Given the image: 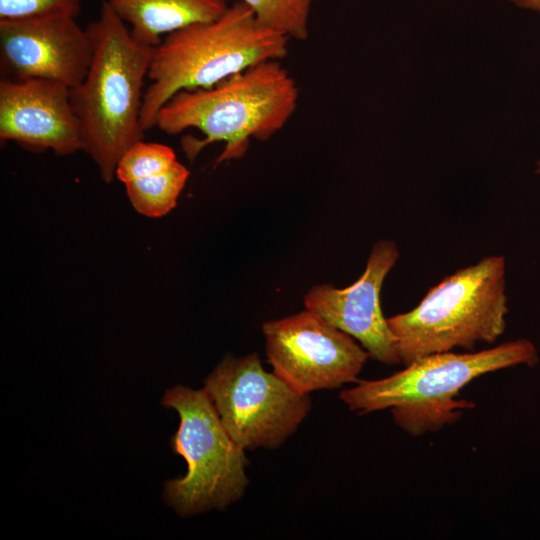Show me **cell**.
<instances>
[{
	"label": "cell",
	"mask_w": 540,
	"mask_h": 540,
	"mask_svg": "<svg viewBox=\"0 0 540 540\" xmlns=\"http://www.w3.org/2000/svg\"><path fill=\"white\" fill-rule=\"evenodd\" d=\"M86 31L93 55L84 80L70 89V101L82 150L110 183L121 156L144 139L143 85L154 47L136 41L106 0Z\"/></svg>",
	"instance_id": "obj_1"
},
{
	"label": "cell",
	"mask_w": 540,
	"mask_h": 540,
	"mask_svg": "<svg viewBox=\"0 0 540 540\" xmlns=\"http://www.w3.org/2000/svg\"><path fill=\"white\" fill-rule=\"evenodd\" d=\"M298 99L299 89L289 71L280 60H268L210 88L179 91L159 110L155 126L170 135L199 130L204 138L182 139L190 160L209 144L224 142L218 164L243 157L251 139L265 141L281 130Z\"/></svg>",
	"instance_id": "obj_2"
},
{
	"label": "cell",
	"mask_w": 540,
	"mask_h": 540,
	"mask_svg": "<svg viewBox=\"0 0 540 540\" xmlns=\"http://www.w3.org/2000/svg\"><path fill=\"white\" fill-rule=\"evenodd\" d=\"M289 40L259 23L241 1L214 20L164 36L154 47L148 72L141 112L144 130L155 126L159 110L179 91L210 88L255 64L281 60Z\"/></svg>",
	"instance_id": "obj_3"
},
{
	"label": "cell",
	"mask_w": 540,
	"mask_h": 540,
	"mask_svg": "<svg viewBox=\"0 0 540 540\" xmlns=\"http://www.w3.org/2000/svg\"><path fill=\"white\" fill-rule=\"evenodd\" d=\"M538 353L530 341H508L479 352L430 354L383 379L363 381L341 392L340 399L362 413L390 409L395 423L410 435L434 432L456 422L475 404L457 400L475 378L519 364L533 366Z\"/></svg>",
	"instance_id": "obj_4"
},
{
	"label": "cell",
	"mask_w": 540,
	"mask_h": 540,
	"mask_svg": "<svg viewBox=\"0 0 540 540\" xmlns=\"http://www.w3.org/2000/svg\"><path fill=\"white\" fill-rule=\"evenodd\" d=\"M505 258L491 255L430 288L412 310L387 318L401 363L453 348L472 350L505 331Z\"/></svg>",
	"instance_id": "obj_5"
},
{
	"label": "cell",
	"mask_w": 540,
	"mask_h": 540,
	"mask_svg": "<svg viewBox=\"0 0 540 540\" xmlns=\"http://www.w3.org/2000/svg\"><path fill=\"white\" fill-rule=\"evenodd\" d=\"M162 404L177 411L180 424L171 448L187 462L182 478L165 484V499L182 516L223 510L246 491L245 449L227 432L204 389L175 386Z\"/></svg>",
	"instance_id": "obj_6"
},
{
	"label": "cell",
	"mask_w": 540,
	"mask_h": 540,
	"mask_svg": "<svg viewBox=\"0 0 540 540\" xmlns=\"http://www.w3.org/2000/svg\"><path fill=\"white\" fill-rule=\"evenodd\" d=\"M203 389L229 435L245 450L278 448L311 408L309 395L266 371L256 353L225 357Z\"/></svg>",
	"instance_id": "obj_7"
},
{
	"label": "cell",
	"mask_w": 540,
	"mask_h": 540,
	"mask_svg": "<svg viewBox=\"0 0 540 540\" xmlns=\"http://www.w3.org/2000/svg\"><path fill=\"white\" fill-rule=\"evenodd\" d=\"M273 372L301 394L355 382L368 352L349 334L305 308L263 323Z\"/></svg>",
	"instance_id": "obj_8"
},
{
	"label": "cell",
	"mask_w": 540,
	"mask_h": 540,
	"mask_svg": "<svg viewBox=\"0 0 540 540\" xmlns=\"http://www.w3.org/2000/svg\"><path fill=\"white\" fill-rule=\"evenodd\" d=\"M93 50L76 18L49 15L0 20L1 68L8 79H47L70 89L85 78Z\"/></svg>",
	"instance_id": "obj_9"
},
{
	"label": "cell",
	"mask_w": 540,
	"mask_h": 540,
	"mask_svg": "<svg viewBox=\"0 0 540 540\" xmlns=\"http://www.w3.org/2000/svg\"><path fill=\"white\" fill-rule=\"evenodd\" d=\"M399 258L392 240H378L363 274L345 288L329 284L312 287L304 298L305 308L358 340L374 360L388 365L401 363L396 339L380 305L386 275Z\"/></svg>",
	"instance_id": "obj_10"
},
{
	"label": "cell",
	"mask_w": 540,
	"mask_h": 540,
	"mask_svg": "<svg viewBox=\"0 0 540 540\" xmlns=\"http://www.w3.org/2000/svg\"><path fill=\"white\" fill-rule=\"evenodd\" d=\"M0 138L58 155L82 150L70 88L47 79L0 80Z\"/></svg>",
	"instance_id": "obj_11"
},
{
	"label": "cell",
	"mask_w": 540,
	"mask_h": 540,
	"mask_svg": "<svg viewBox=\"0 0 540 540\" xmlns=\"http://www.w3.org/2000/svg\"><path fill=\"white\" fill-rule=\"evenodd\" d=\"M129 27L133 38L156 47L168 35L194 23L221 16L226 0H106Z\"/></svg>",
	"instance_id": "obj_12"
},
{
	"label": "cell",
	"mask_w": 540,
	"mask_h": 540,
	"mask_svg": "<svg viewBox=\"0 0 540 540\" xmlns=\"http://www.w3.org/2000/svg\"><path fill=\"white\" fill-rule=\"evenodd\" d=\"M188 177V169L176 161L165 171L125 183L126 193L138 213L160 217L175 207Z\"/></svg>",
	"instance_id": "obj_13"
},
{
	"label": "cell",
	"mask_w": 540,
	"mask_h": 540,
	"mask_svg": "<svg viewBox=\"0 0 540 540\" xmlns=\"http://www.w3.org/2000/svg\"><path fill=\"white\" fill-rule=\"evenodd\" d=\"M246 4L263 26L297 41L309 37V19L317 0H237Z\"/></svg>",
	"instance_id": "obj_14"
},
{
	"label": "cell",
	"mask_w": 540,
	"mask_h": 540,
	"mask_svg": "<svg viewBox=\"0 0 540 540\" xmlns=\"http://www.w3.org/2000/svg\"><path fill=\"white\" fill-rule=\"evenodd\" d=\"M176 161V155L169 146L141 140L134 143L121 156L115 176L125 184L165 171Z\"/></svg>",
	"instance_id": "obj_15"
},
{
	"label": "cell",
	"mask_w": 540,
	"mask_h": 540,
	"mask_svg": "<svg viewBox=\"0 0 540 540\" xmlns=\"http://www.w3.org/2000/svg\"><path fill=\"white\" fill-rule=\"evenodd\" d=\"M82 0H0V20H18L49 15L77 18Z\"/></svg>",
	"instance_id": "obj_16"
},
{
	"label": "cell",
	"mask_w": 540,
	"mask_h": 540,
	"mask_svg": "<svg viewBox=\"0 0 540 540\" xmlns=\"http://www.w3.org/2000/svg\"><path fill=\"white\" fill-rule=\"evenodd\" d=\"M515 5L534 11L540 15V0H509Z\"/></svg>",
	"instance_id": "obj_17"
},
{
	"label": "cell",
	"mask_w": 540,
	"mask_h": 540,
	"mask_svg": "<svg viewBox=\"0 0 540 540\" xmlns=\"http://www.w3.org/2000/svg\"><path fill=\"white\" fill-rule=\"evenodd\" d=\"M536 172H537L538 174H540V159H539L538 162H537V169H536Z\"/></svg>",
	"instance_id": "obj_18"
}]
</instances>
